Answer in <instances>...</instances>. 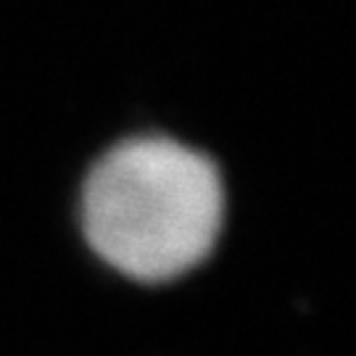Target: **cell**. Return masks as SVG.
<instances>
[{"mask_svg":"<svg viewBox=\"0 0 356 356\" xmlns=\"http://www.w3.org/2000/svg\"><path fill=\"white\" fill-rule=\"evenodd\" d=\"M222 179L204 153L166 138L116 145L90 172L85 232L98 254L138 280L198 264L222 225Z\"/></svg>","mask_w":356,"mask_h":356,"instance_id":"1","label":"cell"}]
</instances>
